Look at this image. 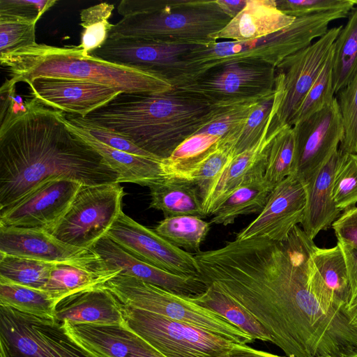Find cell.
I'll return each instance as SVG.
<instances>
[{
    "label": "cell",
    "mask_w": 357,
    "mask_h": 357,
    "mask_svg": "<svg viewBox=\"0 0 357 357\" xmlns=\"http://www.w3.org/2000/svg\"><path fill=\"white\" fill-rule=\"evenodd\" d=\"M12 98L0 116V210L54 178L84 186L119 183L104 158L66 128L60 111L34 98Z\"/></svg>",
    "instance_id": "obj_1"
},
{
    "label": "cell",
    "mask_w": 357,
    "mask_h": 357,
    "mask_svg": "<svg viewBox=\"0 0 357 357\" xmlns=\"http://www.w3.org/2000/svg\"><path fill=\"white\" fill-rule=\"evenodd\" d=\"M211 104L173 89L162 93H121L84 118L119 132L160 160L195 134Z\"/></svg>",
    "instance_id": "obj_2"
},
{
    "label": "cell",
    "mask_w": 357,
    "mask_h": 357,
    "mask_svg": "<svg viewBox=\"0 0 357 357\" xmlns=\"http://www.w3.org/2000/svg\"><path fill=\"white\" fill-rule=\"evenodd\" d=\"M0 61L8 69V79L13 84L44 77L91 82L122 93H162L174 89L172 82L162 75L86 56L77 46L37 43Z\"/></svg>",
    "instance_id": "obj_3"
},
{
    "label": "cell",
    "mask_w": 357,
    "mask_h": 357,
    "mask_svg": "<svg viewBox=\"0 0 357 357\" xmlns=\"http://www.w3.org/2000/svg\"><path fill=\"white\" fill-rule=\"evenodd\" d=\"M117 10L123 17L113 25L109 38L175 45L207 47L231 20L215 0H122Z\"/></svg>",
    "instance_id": "obj_4"
},
{
    "label": "cell",
    "mask_w": 357,
    "mask_h": 357,
    "mask_svg": "<svg viewBox=\"0 0 357 357\" xmlns=\"http://www.w3.org/2000/svg\"><path fill=\"white\" fill-rule=\"evenodd\" d=\"M347 12H328L296 17L289 26L272 34L245 41L222 40L198 46L184 58L185 70L174 87L208 70L229 62L247 61L277 67L286 57L310 46L329 29L331 22L347 17Z\"/></svg>",
    "instance_id": "obj_5"
},
{
    "label": "cell",
    "mask_w": 357,
    "mask_h": 357,
    "mask_svg": "<svg viewBox=\"0 0 357 357\" xmlns=\"http://www.w3.org/2000/svg\"><path fill=\"white\" fill-rule=\"evenodd\" d=\"M102 286L125 305L188 324L239 344L255 341L216 312L154 284L119 274Z\"/></svg>",
    "instance_id": "obj_6"
},
{
    "label": "cell",
    "mask_w": 357,
    "mask_h": 357,
    "mask_svg": "<svg viewBox=\"0 0 357 357\" xmlns=\"http://www.w3.org/2000/svg\"><path fill=\"white\" fill-rule=\"evenodd\" d=\"M0 357H98L63 323L0 305Z\"/></svg>",
    "instance_id": "obj_7"
},
{
    "label": "cell",
    "mask_w": 357,
    "mask_h": 357,
    "mask_svg": "<svg viewBox=\"0 0 357 357\" xmlns=\"http://www.w3.org/2000/svg\"><path fill=\"white\" fill-rule=\"evenodd\" d=\"M125 324L164 357H219L236 342L195 326L122 304Z\"/></svg>",
    "instance_id": "obj_8"
},
{
    "label": "cell",
    "mask_w": 357,
    "mask_h": 357,
    "mask_svg": "<svg viewBox=\"0 0 357 357\" xmlns=\"http://www.w3.org/2000/svg\"><path fill=\"white\" fill-rule=\"evenodd\" d=\"M124 195L119 183L82 186L52 234L65 243L91 249L123 211Z\"/></svg>",
    "instance_id": "obj_9"
},
{
    "label": "cell",
    "mask_w": 357,
    "mask_h": 357,
    "mask_svg": "<svg viewBox=\"0 0 357 357\" xmlns=\"http://www.w3.org/2000/svg\"><path fill=\"white\" fill-rule=\"evenodd\" d=\"M276 68L261 63L234 61L215 66L174 89L211 105L266 96L275 89Z\"/></svg>",
    "instance_id": "obj_10"
},
{
    "label": "cell",
    "mask_w": 357,
    "mask_h": 357,
    "mask_svg": "<svg viewBox=\"0 0 357 357\" xmlns=\"http://www.w3.org/2000/svg\"><path fill=\"white\" fill-rule=\"evenodd\" d=\"M342 27L329 29L310 46L288 56L277 66L275 87L280 100L272 130L289 124L322 69Z\"/></svg>",
    "instance_id": "obj_11"
},
{
    "label": "cell",
    "mask_w": 357,
    "mask_h": 357,
    "mask_svg": "<svg viewBox=\"0 0 357 357\" xmlns=\"http://www.w3.org/2000/svg\"><path fill=\"white\" fill-rule=\"evenodd\" d=\"M293 126L296 134L294 175L305 185L338 150L343 139V121L336 97Z\"/></svg>",
    "instance_id": "obj_12"
},
{
    "label": "cell",
    "mask_w": 357,
    "mask_h": 357,
    "mask_svg": "<svg viewBox=\"0 0 357 357\" xmlns=\"http://www.w3.org/2000/svg\"><path fill=\"white\" fill-rule=\"evenodd\" d=\"M137 258L170 273L199 277L194 255L178 248L122 211L106 235Z\"/></svg>",
    "instance_id": "obj_13"
},
{
    "label": "cell",
    "mask_w": 357,
    "mask_h": 357,
    "mask_svg": "<svg viewBox=\"0 0 357 357\" xmlns=\"http://www.w3.org/2000/svg\"><path fill=\"white\" fill-rule=\"evenodd\" d=\"M82 183L54 178L15 204L0 210V227L31 228L52 234L67 212Z\"/></svg>",
    "instance_id": "obj_14"
},
{
    "label": "cell",
    "mask_w": 357,
    "mask_h": 357,
    "mask_svg": "<svg viewBox=\"0 0 357 357\" xmlns=\"http://www.w3.org/2000/svg\"><path fill=\"white\" fill-rule=\"evenodd\" d=\"M197 47L144 39L108 38L90 55L162 75L173 84L185 72V56Z\"/></svg>",
    "instance_id": "obj_15"
},
{
    "label": "cell",
    "mask_w": 357,
    "mask_h": 357,
    "mask_svg": "<svg viewBox=\"0 0 357 357\" xmlns=\"http://www.w3.org/2000/svg\"><path fill=\"white\" fill-rule=\"evenodd\" d=\"M305 190L294 174L277 184L258 216L236 236V240L267 238L282 241L301 223L305 208Z\"/></svg>",
    "instance_id": "obj_16"
},
{
    "label": "cell",
    "mask_w": 357,
    "mask_h": 357,
    "mask_svg": "<svg viewBox=\"0 0 357 357\" xmlns=\"http://www.w3.org/2000/svg\"><path fill=\"white\" fill-rule=\"evenodd\" d=\"M91 250L109 269L181 296L199 295L208 288L200 277L174 274L146 263L126 251L107 236L96 242Z\"/></svg>",
    "instance_id": "obj_17"
},
{
    "label": "cell",
    "mask_w": 357,
    "mask_h": 357,
    "mask_svg": "<svg viewBox=\"0 0 357 357\" xmlns=\"http://www.w3.org/2000/svg\"><path fill=\"white\" fill-rule=\"evenodd\" d=\"M26 84L32 98L44 105L83 117L122 93L107 86L67 79L42 77Z\"/></svg>",
    "instance_id": "obj_18"
},
{
    "label": "cell",
    "mask_w": 357,
    "mask_h": 357,
    "mask_svg": "<svg viewBox=\"0 0 357 357\" xmlns=\"http://www.w3.org/2000/svg\"><path fill=\"white\" fill-rule=\"evenodd\" d=\"M0 253L50 262L87 261L98 256L91 249L65 243L44 230L0 227Z\"/></svg>",
    "instance_id": "obj_19"
},
{
    "label": "cell",
    "mask_w": 357,
    "mask_h": 357,
    "mask_svg": "<svg viewBox=\"0 0 357 357\" xmlns=\"http://www.w3.org/2000/svg\"><path fill=\"white\" fill-rule=\"evenodd\" d=\"M63 324L73 339L98 357H164L125 324Z\"/></svg>",
    "instance_id": "obj_20"
},
{
    "label": "cell",
    "mask_w": 357,
    "mask_h": 357,
    "mask_svg": "<svg viewBox=\"0 0 357 357\" xmlns=\"http://www.w3.org/2000/svg\"><path fill=\"white\" fill-rule=\"evenodd\" d=\"M54 319L61 323L123 324L122 303L103 286L70 295L55 305Z\"/></svg>",
    "instance_id": "obj_21"
},
{
    "label": "cell",
    "mask_w": 357,
    "mask_h": 357,
    "mask_svg": "<svg viewBox=\"0 0 357 357\" xmlns=\"http://www.w3.org/2000/svg\"><path fill=\"white\" fill-rule=\"evenodd\" d=\"M295 20L280 10L275 0H247L245 8L213 39L216 42L251 40L280 31Z\"/></svg>",
    "instance_id": "obj_22"
},
{
    "label": "cell",
    "mask_w": 357,
    "mask_h": 357,
    "mask_svg": "<svg viewBox=\"0 0 357 357\" xmlns=\"http://www.w3.org/2000/svg\"><path fill=\"white\" fill-rule=\"evenodd\" d=\"M273 121L267 125L257 144L236 155L230 162L203 206L206 216L212 215L231 192L246 181L257 174L265 173L269 146L280 129L271 130Z\"/></svg>",
    "instance_id": "obj_23"
},
{
    "label": "cell",
    "mask_w": 357,
    "mask_h": 357,
    "mask_svg": "<svg viewBox=\"0 0 357 357\" xmlns=\"http://www.w3.org/2000/svg\"><path fill=\"white\" fill-rule=\"evenodd\" d=\"M342 152L338 149L320 169L314 178L305 185V208L301 222L303 231L310 239L326 230L340 215L332 197L335 174Z\"/></svg>",
    "instance_id": "obj_24"
},
{
    "label": "cell",
    "mask_w": 357,
    "mask_h": 357,
    "mask_svg": "<svg viewBox=\"0 0 357 357\" xmlns=\"http://www.w3.org/2000/svg\"><path fill=\"white\" fill-rule=\"evenodd\" d=\"M59 118L73 134L96 151L119 176V183H132L149 187L166 177L162 160L138 156L121 151L97 140L69 121L60 112Z\"/></svg>",
    "instance_id": "obj_25"
},
{
    "label": "cell",
    "mask_w": 357,
    "mask_h": 357,
    "mask_svg": "<svg viewBox=\"0 0 357 357\" xmlns=\"http://www.w3.org/2000/svg\"><path fill=\"white\" fill-rule=\"evenodd\" d=\"M119 274L109 269L98 257L87 261L56 263L43 290L57 303L73 294L102 286Z\"/></svg>",
    "instance_id": "obj_26"
},
{
    "label": "cell",
    "mask_w": 357,
    "mask_h": 357,
    "mask_svg": "<svg viewBox=\"0 0 357 357\" xmlns=\"http://www.w3.org/2000/svg\"><path fill=\"white\" fill-rule=\"evenodd\" d=\"M149 208L161 211L165 218L206 217L197 185L176 177H165L149 186Z\"/></svg>",
    "instance_id": "obj_27"
},
{
    "label": "cell",
    "mask_w": 357,
    "mask_h": 357,
    "mask_svg": "<svg viewBox=\"0 0 357 357\" xmlns=\"http://www.w3.org/2000/svg\"><path fill=\"white\" fill-rule=\"evenodd\" d=\"M274 188L264 178V174L250 178L220 205L213 214L211 224L227 226L241 215L259 213Z\"/></svg>",
    "instance_id": "obj_28"
},
{
    "label": "cell",
    "mask_w": 357,
    "mask_h": 357,
    "mask_svg": "<svg viewBox=\"0 0 357 357\" xmlns=\"http://www.w3.org/2000/svg\"><path fill=\"white\" fill-rule=\"evenodd\" d=\"M192 302L216 312L254 340L273 342L268 332L245 308L220 291L208 286L202 294L188 297Z\"/></svg>",
    "instance_id": "obj_29"
},
{
    "label": "cell",
    "mask_w": 357,
    "mask_h": 357,
    "mask_svg": "<svg viewBox=\"0 0 357 357\" xmlns=\"http://www.w3.org/2000/svg\"><path fill=\"white\" fill-rule=\"evenodd\" d=\"M271 93L211 105L205 123L196 133H206L222 138L234 132L242 126L256 105Z\"/></svg>",
    "instance_id": "obj_30"
},
{
    "label": "cell",
    "mask_w": 357,
    "mask_h": 357,
    "mask_svg": "<svg viewBox=\"0 0 357 357\" xmlns=\"http://www.w3.org/2000/svg\"><path fill=\"white\" fill-rule=\"evenodd\" d=\"M333 44V84L335 93L357 73V6L348 15Z\"/></svg>",
    "instance_id": "obj_31"
},
{
    "label": "cell",
    "mask_w": 357,
    "mask_h": 357,
    "mask_svg": "<svg viewBox=\"0 0 357 357\" xmlns=\"http://www.w3.org/2000/svg\"><path fill=\"white\" fill-rule=\"evenodd\" d=\"M234 157L232 146L221 138L202 160L178 178L197 185L204 206Z\"/></svg>",
    "instance_id": "obj_32"
},
{
    "label": "cell",
    "mask_w": 357,
    "mask_h": 357,
    "mask_svg": "<svg viewBox=\"0 0 357 357\" xmlns=\"http://www.w3.org/2000/svg\"><path fill=\"white\" fill-rule=\"evenodd\" d=\"M280 100L279 93L275 88L272 93L256 105L240 128L222 138L232 146L235 156L258 142L267 125L275 119Z\"/></svg>",
    "instance_id": "obj_33"
},
{
    "label": "cell",
    "mask_w": 357,
    "mask_h": 357,
    "mask_svg": "<svg viewBox=\"0 0 357 357\" xmlns=\"http://www.w3.org/2000/svg\"><path fill=\"white\" fill-rule=\"evenodd\" d=\"M311 258L326 287L337 298L349 305L351 287L345 259L339 245L337 243L331 248H320L315 245Z\"/></svg>",
    "instance_id": "obj_34"
},
{
    "label": "cell",
    "mask_w": 357,
    "mask_h": 357,
    "mask_svg": "<svg viewBox=\"0 0 357 357\" xmlns=\"http://www.w3.org/2000/svg\"><path fill=\"white\" fill-rule=\"evenodd\" d=\"M56 264L0 253V282L43 290Z\"/></svg>",
    "instance_id": "obj_35"
},
{
    "label": "cell",
    "mask_w": 357,
    "mask_h": 357,
    "mask_svg": "<svg viewBox=\"0 0 357 357\" xmlns=\"http://www.w3.org/2000/svg\"><path fill=\"white\" fill-rule=\"evenodd\" d=\"M295 160V130L294 126L287 124L279 129L269 146L264 178L275 187L294 174Z\"/></svg>",
    "instance_id": "obj_36"
},
{
    "label": "cell",
    "mask_w": 357,
    "mask_h": 357,
    "mask_svg": "<svg viewBox=\"0 0 357 357\" xmlns=\"http://www.w3.org/2000/svg\"><path fill=\"white\" fill-rule=\"evenodd\" d=\"M210 225L211 222L196 216H174L165 218L154 231L178 248L198 252L210 230Z\"/></svg>",
    "instance_id": "obj_37"
},
{
    "label": "cell",
    "mask_w": 357,
    "mask_h": 357,
    "mask_svg": "<svg viewBox=\"0 0 357 357\" xmlns=\"http://www.w3.org/2000/svg\"><path fill=\"white\" fill-rule=\"evenodd\" d=\"M56 302L44 290L0 282V305L54 319Z\"/></svg>",
    "instance_id": "obj_38"
},
{
    "label": "cell",
    "mask_w": 357,
    "mask_h": 357,
    "mask_svg": "<svg viewBox=\"0 0 357 357\" xmlns=\"http://www.w3.org/2000/svg\"><path fill=\"white\" fill-rule=\"evenodd\" d=\"M114 9L113 4L102 2L80 11L81 33L79 45L86 56L101 47L109 38L113 25L109 22Z\"/></svg>",
    "instance_id": "obj_39"
},
{
    "label": "cell",
    "mask_w": 357,
    "mask_h": 357,
    "mask_svg": "<svg viewBox=\"0 0 357 357\" xmlns=\"http://www.w3.org/2000/svg\"><path fill=\"white\" fill-rule=\"evenodd\" d=\"M37 20L0 12V60L37 44Z\"/></svg>",
    "instance_id": "obj_40"
},
{
    "label": "cell",
    "mask_w": 357,
    "mask_h": 357,
    "mask_svg": "<svg viewBox=\"0 0 357 357\" xmlns=\"http://www.w3.org/2000/svg\"><path fill=\"white\" fill-rule=\"evenodd\" d=\"M333 63V46L315 82L289 125L294 126L323 109L334 99Z\"/></svg>",
    "instance_id": "obj_41"
},
{
    "label": "cell",
    "mask_w": 357,
    "mask_h": 357,
    "mask_svg": "<svg viewBox=\"0 0 357 357\" xmlns=\"http://www.w3.org/2000/svg\"><path fill=\"white\" fill-rule=\"evenodd\" d=\"M337 208L344 211L357 203V153H343L337 165L332 190Z\"/></svg>",
    "instance_id": "obj_42"
},
{
    "label": "cell",
    "mask_w": 357,
    "mask_h": 357,
    "mask_svg": "<svg viewBox=\"0 0 357 357\" xmlns=\"http://www.w3.org/2000/svg\"><path fill=\"white\" fill-rule=\"evenodd\" d=\"M336 95L344 126V137L338 149L343 153L356 154L357 73Z\"/></svg>",
    "instance_id": "obj_43"
},
{
    "label": "cell",
    "mask_w": 357,
    "mask_h": 357,
    "mask_svg": "<svg viewBox=\"0 0 357 357\" xmlns=\"http://www.w3.org/2000/svg\"><path fill=\"white\" fill-rule=\"evenodd\" d=\"M64 116L72 123L109 147L135 155L160 160L117 132L89 121L81 116L66 113Z\"/></svg>",
    "instance_id": "obj_44"
},
{
    "label": "cell",
    "mask_w": 357,
    "mask_h": 357,
    "mask_svg": "<svg viewBox=\"0 0 357 357\" xmlns=\"http://www.w3.org/2000/svg\"><path fill=\"white\" fill-rule=\"evenodd\" d=\"M277 8L292 17H301L328 12L350 13L356 5L354 0H278Z\"/></svg>",
    "instance_id": "obj_45"
},
{
    "label": "cell",
    "mask_w": 357,
    "mask_h": 357,
    "mask_svg": "<svg viewBox=\"0 0 357 357\" xmlns=\"http://www.w3.org/2000/svg\"><path fill=\"white\" fill-rule=\"evenodd\" d=\"M57 2V0H1L0 12L20 15L38 21Z\"/></svg>",
    "instance_id": "obj_46"
},
{
    "label": "cell",
    "mask_w": 357,
    "mask_h": 357,
    "mask_svg": "<svg viewBox=\"0 0 357 357\" xmlns=\"http://www.w3.org/2000/svg\"><path fill=\"white\" fill-rule=\"evenodd\" d=\"M331 227L337 242L357 247V206L344 211Z\"/></svg>",
    "instance_id": "obj_47"
},
{
    "label": "cell",
    "mask_w": 357,
    "mask_h": 357,
    "mask_svg": "<svg viewBox=\"0 0 357 357\" xmlns=\"http://www.w3.org/2000/svg\"><path fill=\"white\" fill-rule=\"evenodd\" d=\"M340 247L347 268L351 287V299L349 305L357 306V247L337 243Z\"/></svg>",
    "instance_id": "obj_48"
},
{
    "label": "cell",
    "mask_w": 357,
    "mask_h": 357,
    "mask_svg": "<svg viewBox=\"0 0 357 357\" xmlns=\"http://www.w3.org/2000/svg\"><path fill=\"white\" fill-rule=\"evenodd\" d=\"M219 357H280V356L257 350L247 344H237Z\"/></svg>",
    "instance_id": "obj_49"
},
{
    "label": "cell",
    "mask_w": 357,
    "mask_h": 357,
    "mask_svg": "<svg viewBox=\"0 0 357 357\" xmlns=\"http://www.w3.org/2000/svg\"><path fill=\"white\" fill-rule=\"evenodd\" d=\"M215 2L225 14L233 19L245 8L247 0H215Z\"/></svg>",
    "instance_id": "obj_50"
},
{
    "label": "cell",
    "mask_w": 357,
    "mask_h": 357,
    "mask_svg": "<svg viewBox=\"0 0 357 357\" xmlns=\"http://www.w3.org/2000/svg\"><path fill=\"white\" fill-rule=\"evenodd\" d=\"M350 357H357V354L353 355V356H351Z\"/></svg>",
    "instance_id": "obj_51"
},
{
    "label": "cell",
    "mask_w": 357,
    "mask_h": 357,
    "mask_svg": "<svg viewBox=\"0 0 357 357\" xmlns=\"http://www.w3.org/2000/svg\"><path fill=\"white\" fill-rule=\"evenodd\" d=\"M356 5H357V0H354Z\"/></svg>",
    "instance_id": "obj_52"
},
{
    "label": "cell",
    "mask_w": 357,
    "mask_h": 357,
    "mask_svg": "<svg viewBox=\"0 0 357 357\" xmlns=\"http://www.w3.org/2000/svg\"><path fill=\"white\" fill-rule=\"evenodd\" d=\"M280 357H284V356H280ZM285 357H287V356H285Z\"/></svg>",
    "instance_id": "obj_53"
},
{
    "label": "cell",
    "mask_w": 357,
    "mask_h": 357,
    "mask_svg": "<svg viewBox=\"0 0 357 357\" xmlns=\"http://www.w3.org/2000/svg\"><path fill=\"white\" fill-rule=\"evenodd\" d=\"M357 307V306H356Z\"/></svg>",
    "instance_id": "obj_54"
}]
</instances>
